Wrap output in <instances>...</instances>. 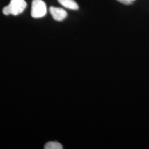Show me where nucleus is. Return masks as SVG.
Instances as JSON below:
<instances>
[{
	"instance_id": "nucleus-1",
	"label": "nucleus",
	"mask_w": 149,
	"mask_h": 149,
	"mask_svg": "<svg viewBox=\"0 0 149 149\" xmlns=\"http://www.w3.org/2000/svg\"><path fill=\"white\" fill-rule=\"evenodd\" d=\"M27 7V3L24 0H11L10 4L3 8L5 15H12L17 16L24 11Z\"/></svg>"
},
{
	"instance_id": "nucleus-2",
	"label": "nucleus",
	"mask_w": 149,
	"mask_h": 149,
	"mask_svg": "<svg viewBox=\"0 0 149 149\" xmlns=\"http://www.w3.org/2000/svg\"><path fill=\"white\" fill-rule=\"evenodd\" d=\"M47 6L43 0H33L31 15L34 18H42L47 14Z\"/></svg>"
},
{
	"instance_id": "nucleus-3",
	"label": "nucleus",
	"mask_w": 149,
	"mask_h": 149,
	"mask_svg": "<svg viewBox=\"0 0 149 149\" xmlns=\"http://www.w3.org/2000/svg\"><path fill=\"white\" fill-rule=\"evenodd\" d=\"M49 11L54 19L56 21H63L68 16L67 12L61 8L52 6L50 7Z\"/></svg>"
},
{
	"instance_id": "nucleus-4",
	"label": "nucleus",
	"mask_w": 149,
	"mask_h": 149,
	"mask_svg": "<svg viewBox=\"0 0 149 149\" xmlns=\"http://www.w3.org/2000/svg\"><path fill=\"white\" fill-rule=\"evenodd\" d=\"M60 5L72 10H77L79 9V6L74 0H58Z\"/></svg>"
},
{
	"instance_id": "nucleus-5",
	"label": "nucleus",
	"mask_w": 149,
	"mask_h": 149,
	"mask_svg": "<svg viewBox=\"0 0 149 149\" xmlns=\"http://www.w3.org/2000/svg\"><path fill=\"white\" fill-rule=\"evenodd\" d=\"M45 149H62L63 147L62 145L60 144L58 142L55 141H50L48 142V143L45 145L44 146Z\"/></svg>"
},
{
	"instance_id": "nucleus-6",
	"label": "nucleus",
	"mask_w": 149,
	"mask_h": 149,
	"mask_svg": "<svg viewBox=\"0 0 149 149\" xmlns=\"http://www.w3.org/2000/svg\"><path fill=\"white\" fill-rule=\"evenodd\" d=\"M117 1L124 5H130V4H132L135 0H117Z\"/></svg>"
}]
</instances>
